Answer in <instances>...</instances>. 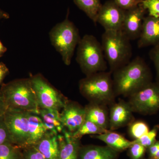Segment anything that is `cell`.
<instances>
[{"mask_svg":"<svg viewBox=\"0 0 159 159\" xmlns=\"http://www.w3.org/2000/svg\"><path fill=\"white\" fill-rule=\"evenodd\" d=\"M74 2L80 10L95 24H97V15L102 6L100 0H74Z\"/></svg>","mask_w":159,"mask_h":159,"instance_id":"44dd1931","label":"cell"},{"mask_svg":"<svg viewBox=\"0 0 159 159\" xmlns=\"http://www.w3.org/2000/svg\"><path fill=\"white\" fill-rule=\"evenodd\" d=\"M144 159H156L153 158L148 157V158Z\"/></svg>","mask_w":159,"mask_h":159,"instance_id":"74e56055","label":"cell"},{"mask_svg":"<svg viewBox=\"0 0 159 159\" xmlns=\"http://www.w3.org/2000/svg\"><path fill=\"white\" fill-rule=\"evenodd\" d=\"M21 148L23 159H47L34 145L27 146Z\"/></svg>","mask_w":159,"mask_h":159,"instance_id":"f1b7e54d","label":"cell"},{"mask_svg":"<svg viewBox=\"0 0 159 159\" xmlns=\"http://www.w3.org/2000/svg\"><path fill=\"white\" fill-rule=\"evenodd\" d=\"M108 106L101 103L89 102L84 107L85 120H88L100 127L109 129V110Z\"/></svg>","mask_w":159,"mask_h":159,"instance_id":"e0dca14e","label":"cell"},{"mask_svg":"<svg viewBox=\"0 0 159 159\" xmlns=\"http://www.w3.org/2000/svg\"><path fill=\"white\" fill-rule=\"evenodd\" d=\"M0 92L8 108L39 114V107L30 78L15 79L3 83Z\"/></svg>","mask_w":159,"mask_h":159,"instance_id":"7a4b0ae2","label":"cell"},{"mask_svg":"<svg viewBox=\"0 0 159 159\" xmlns=\"http://www.w3.org/2000/svg\"><path fill=\"white\" fill-rule=\"evenodd\" d=\"M146 10L141 5L125 10L121 31L130 40L139 39Z\"/></svg>","mask_w":159,"mask_h":159,"instance_id":"7c38bea8","label":"cell"},{"mask_svg":"<svg viewBox=\"0 0 159 159\" xmlns=\"http://www.w3.org/2000/svg\"><path fill=\"white\" fill-rule=\"evenodd\" d=\"M120 152L107 145H81L78 159H118Z\"/></svg>","mask_w":159,"mask_h":159,"instance_id":"2e32d148","label":"cell"},{"mask_svg":"<svg viewBox=\"0 0 159 159\" xmlns=\"http://www.w3.org/2000/svg\"><path fill=\"white\" fill-rule=\"evenodd\" d=\"M149 157L159 158V141L157 140L152 145L147 148Z\"/></svg>","mask_w":159,"mask_h":159,"instance_id":"d6a6232c","label":"cell"},{"mask_svg":"<svg viewBox=\"0 0 159 159\" xmlns=\"http://www.w3.org/2000/svg\"><path fill=\"white\" fill-rule=\"evenodd\" d=\"M69 14L68 10L65 19L55 25L49 32L52 46L66 66L71 64L74 51L81 39L78 29L69 19Z\"/></svg>","mask_w":159,"mask_h":159,"instance_id":"8992f818","label":"cell"},{"mask_svg":"<svg viewBox=\"0 0 159 159\" xmlns=\"http://www.w3.org/2000/svg\"><path fill=\"white\" fill-rule=\"evenodd\" d=\"M60 113V119L63 125L69 132L73 134L85 121L84 107L78 102L67 99Z\"/></svg>","mask_w":159,"mask_h":159,"instance_id":"8fae6325","label":"cell"},{"mask_svg":"<svg viewBox=\"0 0 159 159\" xmlns=\"http://www.w3.org/2000/svg\"><path fill=\"white\" fill-rule=\"evenodd\" d=\"M36 95L39 108L60 111L67 99L48 82L41 74L31 75L29 77Z\"/></svg>","mask_w":159,"mask_h":159,"instance_id":"52a82bcc","label":"cell"},{"mask_svg":"<svg viewBox=\"0 0 159 159\" xmlns=\"http://www.w3.org/2000/svg\"><path fill=\"white\" fill-rule=\"evenodd\" d=\"M158 159H159V158Z\"/></svg>","mask_w":159,"mask_h":159,"instance_id":"f35d334b","label":"cell"},{"mask_svg":"<svg viewBox=\"0 0 159 159\" xmlns=\"http://www.w3.org/2000/svg\"><path fill=\"white\" fill-rule=\"evenodd\" d=\"M4 115L0 116V145L7 142L11 143L10 134L5 122Z\"/></svg>","mask_w":159,"mask_h":159,"instance_id":"f546056e","label":"cell"},{"mask_svg":"<svg viewBox=\"0 0 159 159\" xmlns=\"http://www.w3.org/2000/svg\"><path fill=\"white\" fill-rule=\"evenodd\" d=\"M121 9L127 10L142 4L143 0H113Z\"/></svg>","mask_w":159,"mask_h":159,"instance_id":"4dcf8cb0","label":"cell"},{"mask_svg":"<svg viewBox=\"0 0 159 159\" xmlns=\"http://www.w3.org/2000/svg\"><path fill=\"white\" fill-rule=\"evenodd\" d=\"M9 73V70L7 66L4 63L0 62V88L3 84V80Z\"/></svg>","mask_w":159,"mask_h":159,"instance_id":"836d02e7","label":"cell"},{"mask_svg":"<svg viewBox=\"0 0 159 159\" xmlns=\"http://www.w3.org/2000/svg\"><path fill=\"white\" fill-rule=\"evenodd\" d=\"M125 11L113 0H109L102 5L97 15V23L102 26L105 31H121Z\"/></svg>","mask_w":159,"mask_h":159,"instance_id":"30bf717a","label":"cell"},{"mask_svg":"<svg viewBox=\"0 0 159 159\" xmlns=\"http://www.w3.org/2000/svg\"><path fill=\"white\" fill-rule=\"evenodd\" d=\"M92 137L102 141L107 146L120 152L128 149L133 143V141L127 140L122 135L110 130Z\"/></svg>","mask_w":159,"mask_h":159,"instance_id":"ac0fdd59","label":"cell"},{"mask_svg":"<svg viewBox=\"0 0 159 159\" xmlns=\"http://www.w3.org/2000/svg\"><path fill=\"white\" fill-rule=\"evenodd\" d=\"M29 111L8 108L4 115L11 143L21 148L29 141Z\"/></svg>","mask_w":159,"mask_h":159,"instance_id":"9c48e42d","label":"cell"},{"mask_svg":"<svg viewBox=\"0 0 159 159\" xmlns=\"http://www.w3.org/2000/svg\"><path fill=\"white\" fill-rule=\"evenodd\" d=\"M38 114L43 122L53 124L56 127L58 134H61L65 128L61 121L59 111L48 109L39 108Z\"/></svg>","mask_w":159,"mask_h":159,"instance_id":"603a6c76","label":"cell"},{"mask_svg":"<svg viewBox=\"0 0 159 159\" xmlns=\"http://www.w3.org/2000/svg\"><path fill=\"white\" fill-rule=\"evenodd\" d=\"M34 146L47 159H57L59 152L57 135L48 132Z\"/></svg>","mask_w":159,"mask_h":159,"instance_id":"ffe728a7","label":"cell"},{"mask_svg":"<svg viewBox=\"0 0 159 159\" xmlns=\"http://www.w3.org/2000/svg\"><path fill=\"white\" fill-rule=\"evenodd\" d=\"M7 48L5 47L0 40V57L2 56L7 51Z\"/></svg>","mask_w":159,"mask_h":159,"instance_id":"8d00e7d4","label":"cell"},{"mask_svg":"<svg viewBox=\"0 0 159 159\" xmlns=\"http://www.w3.org/2000/svg\"><path fill=\"white\" fill-rule=\"evenodd\" d=\"M134 113L151 115L159 111V83L151 82L128 97Z\"/></svg>","mask_w":159,"mask_h":159,"instance_id":"ba28073f","label":"cell"},{"mask_svg":"<svg viewBox=\"0 0 159 159\" xmlns=\"http://www.w3.org/2000/svg\"><path fill=\"white\" fill-rule=\"evenodd\" d=\"M159 130V125L154 126L152 129L149 130L147 133L137 140H134L136 142L141 144L147 148L157 141L156 138Z\"/></svg>","mask_w":159,"mask_h":159,"instance_id":"484cf974","label":"cell"},{"mask_svg":"<svg viewBox=\"0 0 159 159\" xmlns=\"http://www.w3.org/2000/svg\"><path fill=\"white\" fill-rule=\"evenodd\" d=\"M29 139L26 146L35 145L48 132L42 119L36 113L29 112Z\"/></svg>","mask_w":159,"mask_h":159,"instance_id":"d6986e66","label":"cell"},{"mask_svg":"<svg viewBox=\"0 0 159 159\" xmlns=\"http://www.w3.org/2000/svg\"><path fill=\"white\" fill-rule=\"evenodd\" d=\"M159 44V19L148 16L143 22L141 34L138 40L139 48Z\"/></svg>","mask_w":159,"mask_h":159,"instance_id":"5bb4252c","label":"cell"},{"mask_svg":"<svg viewBox=\"0 0 159 159\" xmlns=\"http://www.w3.org/2000/svg\"><path fill=\"white\" fill-rule=\"evenodd\" d=\"M76 61L86 76L107 69L101 43L92 34H85L80 41Z\"/></svg>","mask_w":159,"mask_h":159,"instance_id":"5b68a950","label":"cell"},{"mask_svg":"<svg viewBox=\"0 0 159 159\" xmlns=\"http://www.w3.org/2000/svg\"><path fill=\"white\" fill-rule=\"evenodd\" d=\"M109 107V130L114 131L128 126L134 121V112L128 101L119 99Z\"/></svg>","mask_w":159,"mask_h":159,"instance_id":"4fadbf2b","label":"cell"},{"mask_svg":"<svg viewBox=\"0 0 159 159\" xmlns=\"http://www.w3.org/2000/svg\"><path fill=\"white\" fill-rule=\"evenodd\" d=\"M59 152L57 159H78L80 140L72 137V133L64 128L57 135Z\"/></svg>","mask_w":159,"mask_h":159,"instance_id":"9a60e30c","label":"cell"},{"mask_svg":"<svg viewBox=\"0 0 159 159\" xmlns=\"http://www.w3.org/2000/svg\"><path fill=\"white\" fill-rule=\"evenodd\" d=\"M0 159H23L22 148L10 142L0 145Z\"/></svg>","mask_w":159,"mask_h":159,"instance_id":"cb8c5ba5","label":"cell"},{"mask_svg":"<svg viewBox=\"0 0 159 159\" xmlns=\"http://www.w3.org/2000/svg\"><path fill=\"white\" fill-rule=\"evenodd\" d=\"M9 18V14L6 11L0 9V19H8Z\"/></svg>","mask_w":159,"mask_h":159,"instance_id":"d590c367","label":"cell"},{"mask_svg":"<svg viewBox=\"0 0 159 159\" xmlns=\"http://www.w3.org/2000/svg\"><path fill=\"white\" fill-rule=\"evenodd\" d=\"M101 43L112 73L130 61L132 56L130 40L122 31H105Z\"/></svg>","mask_w":159,"mask_h":159,"instance_id":"277c9868","label":"cell"},{"mask_svg":"<svg viewBox=\"0 0 159 159\" xmlns=\"http://www.w3.org/2000/svg\"><path fill=\"white\" fill-rule=\"evenodd\" d=\"M109 130L100 127L89 120H85L81 126L76 132L72 134V135L74 139L80 140L83 136L86 135L100 134L107 132Z\"/></svg>","mask_w":159,"mask_h":159,"instance_id":"7402d4cb","label":"cell"},{"mask_svg":"<svg viewBox=\"0 0 159 159\" xmlns=\"http://www.w3.org/2000/svg\"><path fill=\"white\" fill-rule=\"evenodd\" d=\"M133 143L128 148L129 159H144L147 148L133 140Z\"/></svg>","mask_w":159,"mask_h":159,"instance_id":"4316f807","label":"cell"},{"mask_svg":"<svg viewBox=\"0 0 159 159\" xmlns=\"http://www.w3.org/2000/svg\"><path fill=\"white\" fill-rule=\"evenodd\" d=\"M7 109H8V107L6 104V101L3 97L2 94L0 92V116L5 114Z\"/></svg>","mask_w":159,"mask_h":159,"instance_id":"e575fe53","label":"cell"},{"mask_svg":"<svg viewBox=\"0 0 159 159\" xmlns=\"http://www.w3.org/2000/svg\"><path fill=\"white\" fill-rule=\"evenodd\" d=\"M141 5L148 16L159 19V0H143Z\"/></svg>","mask_w":159,"mask_h":159,"instance_id":"83f0119b","label":"cell"},{"mask_svg":"<svg viewBox=\"0 0 159 159\" xmlns=\"http://www.w3.org/2000/svg\"><path fill=\"white\" fill-rule=\"evenodd\" d=\"M112 74L116 97H129L152 82L150 69L140 57H136Z\"/></svg>","mask_w":159,"mask_h":159,"instance_id":"6da1fadb","label":"cell"},{"mask_svg":"<svg viewBox=\"0 0 159 159\" xmlns=\"http://www.w3.org/2000/svg\"><path fill=\"white\" fill-rule=\"evenodd\" d=\"M129 133L134 140H137L149 131L148 124L142 121H134L128 125Z\"/></svg>","mask_w":159,"mask_h":159,"instance_id":"d4e9b609","label":"cell"},{"mask_svg":"<svg viewBox=\"0 0 159 159\" xmlns=\"http://www.w3.org/2000/svg\"><path fill=\"white\" fill-rule=\"evenodd\" d=\"M112 74L110 71H103L86 76L80 80V92L89 102L110 106L116 97Z\"/></svg>","mask_w":159,"mask_h":159,"instance_id":"3957f363","label":"cell"},{"mask_svg":"<svg viewBox=\"0 0 159 159\" xmlns=\"http://www.w3.org/2000/svg\"><path fill=\"white\" fill-rule=\"evenodd\" d=\"M150 57L153 61L157 72V81L159 83V44L154 46L150 52Z\"/></svg>","mask_w":159,"mask_h":159,"instance_id":"1f68e13d","label":"cell"}]
</instances>
